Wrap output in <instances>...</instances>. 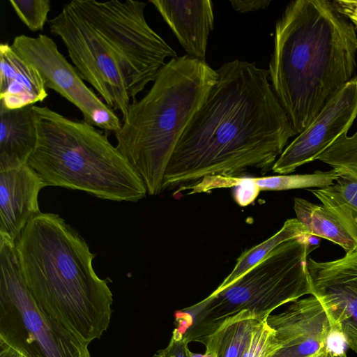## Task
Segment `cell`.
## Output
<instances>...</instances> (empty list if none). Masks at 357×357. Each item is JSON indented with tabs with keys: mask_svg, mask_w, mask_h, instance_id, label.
Returning <instances> with one entry per match:
<instances>
[{
	"mask_svg": "<svg viewBox=\"0 0 357 357\" xmlns=\"http://www.w3.org/2000/svg\"><path fill=\"white\" fill-rule=\"evenodd\" d=\"M217 79L177 143L162 190L209 177L267 172L296 135L271 86L268 71L235 59Z\"/></svg>",
	"mask_w": 357,
	"mask_h": 357,
	"instance_id": "cell-1",
	"label": "cell"
},
{
	"mask_svg": "<svg viewBox=\"0 0 357 357\" xmlns=\"http://www.w3.org/2000/svg\"><path fill=\"white\" fill-rule=\"evenodd\" d=\"M354 24L333 1L296 0L277 21L269 80L296 134L353 78Z\"/></svg>",
	"mask_w": 357,
	"mask_h": 357,
	"instance_id": "cell-2",
	"label": "cell"
},
{
	"mask_svg": "<svg viewBox=\"0 0 357 357\" xmlns=\"http://www.w3.org/2000/svg\"><path fill=\"white\" fill-rule=\"evenodd\" d=\"M25 284L39 307L89 346L109 327L113 295L96 255L58 214L40 212L15 241Z\"/></svg>",
	"mask_w": 357,
	"mask_h": 357,
	"instance_id": "cell-3",
	"label": "cell"
},
{
	"mask_svg": "<svg viewBox=\"0 0 357 357\" xmlns=\"http://www.w3.org/2000/svg\"><path fill=\"white\" fill-rule=\"evenodd\" d=\"M217 76L206 61L177 56L162 68L147 93L130 103L115 133L116 147L149 195L162 190L176 146Z\"/></svg>",
	"mask_w": 357,
	"mask_h": 357,
	"instance_id": "cell-4",
	"label": "cell"
},
{
	"mask_svg": "<svg viewBox=\"0 0 357 357\" xmlns=\"http://www.w3.org/2000/svg\"><path fill=\"white\" fill-rule=\"evenodd\" d=\"M33 109L38 138L27 164L47 186L115 202H136L146 197L142 179L107 135L46 106Z\"/></svg>",
	"mask_w": 357,
	"mask_h": 357,
	"instance_id": "cell-5",
	"label": "cell"
},
{
	"mask_svg": "<svg viewBox=\"0 0 357 357\" xmlns=\"http://www.w3.org/2000/svg\"><path fill=\"white\" fill-rule=\"evenodd\" d=\"M319 241L307 234L280 243L229 286L177 312L176 328L188 343H202L227 319L243 310L264 320L280 306L313 295L307 256Z\"/></svg>",
	"mask_w": 357,
	"mask_h": 357,
	"instance_id": "cell-6",
	"label": "cell"
},
{
	"mask_svg": "<svg viewBox=\"0 0 357 357\" xmlns=\"http://www.w3.org/2000/svg\"><path fill=\"white\" fill-rule=\"evenodd\" d=\"M70 3L110 47L130 99L135 100L146 86L155 81L167 59L177 57L146 22V3L132 0Z\"/></svg>",
	"mask_w": 357,
	"mask_h": 357,
	"instance_id": "cell-7",
	"label": "cell"
},
{
	"mask_svg": "<svg viewBox=\"0 0 357 357\" xmlns=\"http://www.w3.org/2000/svg\"><path fill=\"white\" fill-rule=\"evenodd\" d=\"M15 243L0 238V340L23 357H91L87 345L39 307L22 278Z\"/></svg>",
	"mask_w": 357,
	"mask_h": 357,
	"instance_id": "cell-8",
	"label": "cell"
},
{
	"mask_svg": "<svg viewBox=\"0 0 357 357\" xmlns=\"http://www.w3.org/2000/svg\"><path fill=\"white\" fill-rule=\"evenodd\" d=\"M78 73L114 111L126 116L130 105L122 71L107 43L69 2L48 21Z\"/></svg>",
	"mask_w": 357,
	"mask_h": 357,
	"instance_id": "cell-9",
	"label": "cell"
},
{
	"mask_svg": "<svg viewBox=\"0 0 357 357\" xmlns=\"http://www.w3.org/2000/svg\"><path fill=\"white\" fill-rule=\"evenodd\" d=\"M11 46L40 75L44 84L75 106L84 121L105 132H117L122 123L107 105L84 82L77 70L45 34L19 35Z\"/></svg>",
	"mask_w": 357,
	"mask_h": 357,
	"instance_id": "cell-10",
	"label": "cell"
},
{
	"mask_svg": "<svg viewBox=\"0 0 357 357\" xmlns=\"http://www.w3.org/2000/svg\"><path fill=\"white\" fill-rule=\"evenodd\" d=\"M314 294L323 305L330 328L340 331L357 353V248L329 261L307 259Z\"/></svg>",
	"mask_w": 357,
	"mask_h": 357,
	"instance_id": "cell-11",
	"label": "cell"
},
{
	"mask_svg": "<svg viewBox=\"0 0 357 357\" xmlns=\"http://www.w3.org/2000/svg\"><path fill=\"white\" fill-rule=\"evenodd\" d=\"M357 116V76L285 147L272 167L274 173L288 174L317 160L341 135L347 133Z\"/></svg>",
	"mask_w": 357,
	"mask_h": 357,
	"instance_id": "cell-12",
	"label": "cell"
},
{
	"mask_svg": "<svg viewBox=\"0 0 357 357\" xmlns=\"http://www.w3.org/2000/svg\"><path fill=\"white\" fill-rule=\"evenodd\" d=\"M268 325L275 331L278 347L269 357H313L326 354L330 324L319 299H298L282 312L270 314Z\"/></svg>",
	"mask_w": 357,
	"mask_h": 357,
	"instance_id": "cell-13",
	"label": "cell"
},
{
	"mask_svg": "<svg viewBox=\"0 0 357 357\" xmlns=\"http://www.w3.org/2000/svg\"><path fill=\"white\" fill-rule=\"evenodd\" d=\"M47 186L28 164L0 171V238L15 243L29 220L40 212L38 195Z\"/></svg>",
	"mask_w": 357,
	"mask_h": 357,
	"instance_id": "cell-14",
	"label": "cell"
},
{
	"mask_svg": "<svg viewBox=\"0 0 357 357\" xmlns=\"http://www.w3.org/2000/svg\"><path fill=\"white\" fill-rule=\"evenodd\" d=\"M176 36L190 58L206 61V47L213 29L210 0H153L150 1Z\"/></svg>",
	"mask_w": 357,
	"mask_h": 357,
	"instance_id": "cell-15",
	"label": "cell"
},
{
	"mask_svg": "<svg viewBox=\"0 0 357 357\" xmlns=\"http://www.w3.org/2000/svg\"><path fill=\"white\" fill-rule=\"evenodd\" d=\"M48 93L38 71L8 43L0 45V105L16 109L43 102Z\"/></svg>",
	"mask_w": 357,
	"mask_h": 357,
	"instance_id": "cell-16",
	"label": "cell"
},
{
	"mask_svg": "<svg viewBox=\"0 0 357 357\" xmlns=\"http://www.w3.org/2000/svg\"><path fill=\"white\" fill-rule=\"evenodd\" d=\"M33 107L8 109L0 105V171L27 164L38 138Z\"/></svg>",
	"mask_w": 357,
	"mask_h": 357,
	"instance_id": "cell-17",
	"label": "cell"
},
{
	"mask_svg": "<svg viewBox=\"0 0 357 357\" xmlns=\"http://www.w3.org/2000/svg\"><path fill=\"white\" fill-rule=\"evenodd\" d=\"M262 321L243 310L227 319L202 343L206 351L215 353L216 357H242L253 331Z\"/></svg>",
	"mask_w": 357,
	"mask_h": 357,
	"instance_id": "cell-18",
	"label": "cell"
},
{
	"mask_svg": "<svg viewBox=\"0 0 357 357\" xmlns=\"http://www.w3.org/2000/svg\"><path fill=\"white\" fill-rule=\"evenodd\" d=\"M294 209L296 218L310 234L329 240L346 252L357 248V242L324 206L296 197Z\"/></svg>",
	"mask_w": 357,
	"mask_h": 357,
	"instance_id": "cell-19",
	"label": "cell"
},
{
	"mask_svg": "<svg viewBox=\"0 0 357 357\" xmlns=\"http://www.w3.org/2000/svg\"><path fill=\"white\" fill-rule=\"evenodd\" d=\"M310 191L357 242V183L340 177L328 188Z\"/></svg>",
	"mask_w": 357,
	"mask_h": 357,
	"instance_id": "cell-20",
	"label": "cell"
},
{
	"mask_svg": "<svg viewBox=\"0 0 357 357\" xmlns=\"http://www.w3.org/2000/svg\"><path fill=\"white\" fill-rule=\"evenodd\" d=\"M307 234H310L297 218L287 220L282 228L271 237L244 251L237 259L231 272L216 290L222 289L231 284L280 243Z\"/></svg>",
	"mask_w": 357,
	"mask_h": 357,
	"instance_id": "cell-21",
	"label": "cell"
},
{
	"mask_svg": "<svg viewBox=\"0 0 357 357\" xmlns=\"http://www.w3.org/2000/svg\"><path fill=\"white\" fill-rule=\"evenodd\" d=\"M340 178L334 170L315 171L311 174L250 178L254 186L259 191L286 190L291 189L318 188L322 189L334 184Z\"/></svg>",
	"mask_w": 357,
	"mask_h": 357,
	"instance_id": "cell-22",
	"label": "cell"
},
{
	"mask_svg": "<svg viewBox=\"0 0 357 357\" xmlns=\"http://www.w3.org/2000/svg\"><path fill=\"white\" fill-rule=\"evenodd\" d=\"M330 165L340 177L357 183V131L341 135L317 158Z\"/></svg>",
	"mask_w": 357,
	"mask_h": 357,
	"instance_id": "cell-23",
	"label": "cell"
},
{
	"mask_svg": "<svg viewBox=\"0 0 357 357\" xmlns=\"http://www.w3.org/2000/svg\"><path fill=\"white\" fill-rule=\"evenodd\" d=\"M20 20L31 31H43L51 9L50 0H10Z\"/></svg>",
	"mask_w": 357,
	"mask_h": 357,
	"instance_id": "cell-24",
	"label": "cell"
},
{
	"mask_svg": "<svg viewBox=\"0 0 357 357\" xmlns=\"http://www.w3.org/2000/svg\"><path fill=\"white\" fill-rule=\"evenodd\" d=\"M275 331L263 320L253 331L251 340L242 357H269L278 347Z\"/></svg>",
	"mask_w": 357,
	"mask_h": 357,
	"instance_id": "cell-25",
	"label": "cell"
},
{
	"mask_svg": "<svg viewBox=\"0 0 357 357\" xmlns=\"http://www.w3.org/2000/svg\"><path fill=\"white\" fill-rule=\"evenodd\" d=\"M188 344L183 333L176 328L168 345L165 349L158 351L153 357H188Z\"/></svg>",
	"mask_w": 357,
	"mask_h": 357,
	"instance_id": "cell-26",
	"label": "cell"
},
{
	"mask_svg": "<svg viewBox=\"0 0 357 357\" xmlns=\"http://www.w3.org/2000/svg\"><path fill=\"white\" fill-rule=\"evenodd\" d=\"M349 348L344 334L338 329L330 328L326 343V354L327 357H336L346 353Z\"/></svg>",
	"mask_w": 357,
	"mask_h": 357,
	"instance_id": "cell-27",
	"label": "cell"
},
{
	"mask_svg": "<svg viewBox=\"0 0 357 357\" xmlns=\"http://www.w3.org/2000/svg\"><path fill=\"white\" fill-rule=\"evenodd\" d=\"M232 8L239 13H248L266 8L271 3L267 0H232L229 1Z\"/></svg>",
	"mask_w": 357,
	"mask_h": 357,
	"instance_id": "cell-28",
	"label": "cell"
},
{
	"mask_svg": "<svg viewBox=\"0 0 357 357\" xmlns=\"http://www.w3.org/2000/svg\"><path fill=\"white\" fill-rule=\"evenodd\" d=\"M333 3L337 10L357 27V0H337Z\"/></svg>",
	"mask_w": 357,
	"mask_h": 357,
	"instance_id": "cell-29",
	"label": "cell"
},
{
	"mask_svg": "<svg viewBox=\"0 0 357 357\" xmlns=\"http://www.w3.org/2000/svg\"><path fill=\"white\" fill-rule=\"evenodd\" d=\"M0 357H23L8 344L0 340Z\"/></svg>",
	"mask_w": 357,
	"mask_h": 357,
	"instance_id": "cell-30",
	"label": "cell"
},
{
	"mask_svg": "<svg viewBox=\"0 0 357 357\" xmlns=\"http://www.w3.org/2000/svg\"><path fill=\"white\" fill-rule=\"evenodd\" d=\"M187 354L188 357H216L215 354L211 351H206L204 354H197L190 351L188 348L187 349Z\"/></svg>",
	"mask_w": 357,
	"mask_h": 357,
	"instance_id": "cell-31",
	"label": "cell"
},
{
	"mask_svg": "<svg viewBox=\"0 0 357 357\" xmlns=\"http://www.w3.org/2000/svg\"><path fill=\"white\" fill-rule=\"evenodd\" d=\"M325 356H327L326 354H317L313 357H325Z\"/></svg>",
	"mask_w": 357,
	"mask_h": 357,
	"instance_id": "cell-32",
	"label": "cell"
},
{
	"mask_svg": "<svg viewBox=\"0 0 357 357\" xmlns=\"http://www.w3.org/2000/svg\"><path fill=\"white\" fill-rule=\"evenodd\" d=\"M336 357H347V354L345 353V354H342L341 356H336Z\"/></svg>",
	"mask_w": 357,
	"mask_h": 357,
	"instance_id": "cell-33",
	"label": "cell"
},
{
	"mask_svg": "<svg viewBox=\"0 0 357 357\" xmlns=\"http://www.w3.org/2000/svg\"><path fill=\"white\" fill-rule=\"evenodd\" d=\"M325 357H327V356H325Z\"/></svg>",
	"mask_w": 357,
	"mask_h": 357,
	"instance_id": "cell-34",
	"label": "cell"
}]
</instances>
